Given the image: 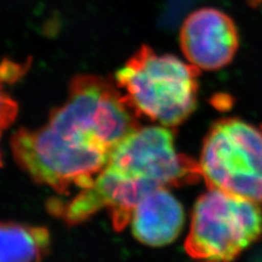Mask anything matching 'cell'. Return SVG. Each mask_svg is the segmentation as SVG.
Segmentation results:
<instances>
[{
	"instance_id": "12",
	"label": "cell",
	"mask_w": 262,
	"mask_h": 262,
	"mask_svg": "<svg viewBox=\"0 0 262 262\" xmlns=\"http://www.w3.org/2000/svg\"><path fill=\"white\" fill-rule=\"evenodd\" d=\"M0 165H2V157H0Z\"/></svg>"
},
{
	"instance_id": "10",
	"label": "cell",
	"mask_w": 262,
	"mask_h": 262,
	"mask_svg": "<svg viewBox=\"0 0 262 262\" xmlns=\"http://www.w3.org/2000/svg\"><path fill=\"white\" fill-rule=\"evenodd\" d=\"M18 115V104L8 95L0 79V137L4 131L11 126Z\"/></svg>"
},
{
	"instance_id": "2",
	"label": "cell",
	"mask_w": 262,
	"mask_h": 262,
	"mask_svg": "<svg viewBox=\"0 0 262 262\" xmlns=\"http://www.w3.org/2000/svg\"><path fill=\"white\" fill-rule=\"evenodd\" d=\"M200 69L142 45L116 73V85L137 116L165 127L184 122L196 107Z\"/></svg>"
},
{
	"instance_id": "11",
	"label": "cell",
	"mask_w": 262,
	"mask_h": 262,
	"mask_svg": "<svg viewBox=\"0 0 262 262\" xmlns=\"http://www.w3.org/2000/svg\"><path fill=\"white\" fill-rule=\"evenodd\" d=\"M246 2H247V4L251 8H253V9H255V8H258L260 5H262V0H246Z\"/></svg>"
},
{
	"instance_id": "3",
	"label": "cell",
	"mask_w": 262,
	"mask_h": 262,
	"mask_svg": "<svg viewBox=\"0 0 262 262\" xmlns=\"http://www.w3.org/2000/svg\"><path fill=\"white\" fill-rule=\"evenodd\" d=\"M260 204L208 188L194 203L186 252L198 262H232L262 237Z\"/></svg>"
},
{
	"instance_id": "6",
	"label": "cell",
	"mask_w": 262,
	"mask_h": 262,
	"mask_svg": "<svg viewBox=\"0 0 262 262\" xmlns=\"http://www.w3.org/2000/svg\"><path fill=\"white\" fill-rule=\"evenodd\" d=\"M155 187L158 186L146 180L127 178L105 168L91 186L81 189L69 201H51L48 210L68 224L75 225L97 211L108 209L114 228L120 231L130 223L143 194Z\"/></svg>"
},
{
	"instance_id": "1",
	"label": "cell",
	"mask_w": 262,
	"mask_h": 262,
	"mask_svg": "<svg viewBox=\"0 0 262 262\" xmlns=\"http://www.w3.org/2000/svg\"><path fill=\"white\" fill-rule=\"evenodd\" d=\"M11 147L15 161L35 182L62 194L91 186L113 151L91 131L56 112L43 127L16 131Z\"/></svg>"
},
{
	"instance_id": "8",
	"label": "cell",
	"mask_w": 262,
	"mask_h": 262,
	"mask_svg": "<svg viewBox=\"0 0 262 262\" xmlns=\"http://www.w3.org/2000/svg\"><path fill=\"white\" fill-rule=\"evenodd\" d=\"M185 222L184 208L165 187H155L136 206L130 225L136 238L147 246L168 245L180 234Z\"/></svg>"
},
{
	"instance_id": "7",
	"label": "cell",
	"mask_w": 262,
	"mask_h": 262,
	"mask_svg": "<svg viewBox=\"0 0 262 262\" xmlns=\"http://www.w3.org/2000/svg\"><path fill=\"white\" fill-rule=\"evenodd\" d=\"M179 44L191 64L200 70L216 71L233 61L239 48V33L225 12L200 8L185 19Z\"/></svg>"
},
{
	"instance_id": "4",
	"label": "cell",
	"mask_w": 262,
	"mask_h": 262,
	"mask_svg": "<svg viewBox=\"0 0 262 262\" xmlns=\"http://www.w3.org/2000/svg\"><path fill=\"white\" fill-rule=\"evenodd\" d=\"M198 162L208 188L262 203V125L236 117L216 120Z\"/></svg>"
},
{
	"instance_id": "9",
	"label": "cell",
	"mask_w": 262,
	"mask_h": 262,
	"mask_svg": "<svg viewBox=\"0 0 262 262\" xmlns=\"http://www.w3.org/2000/svg\"><path fill=\"white\" fill-rule=\"evenodd\" d=\"M45 227L0 222V262H38L48 252Z\"/></svg>"
},
{
	"instance_id": "5",
	"label": "cell",
	"mask_w": 262,
	"mask_h": 262,
	"mask_svg": "<svg viewBox=\"0 0 262 262\" xmlns=\"http://www.w3.org/2000/svg\"><path fill=\"white\" fill-rule=\"evenodd\" d=\"M106 168L165 188L202 178L199 162L177 152L174 134L165 126L136 129L112 151Z\"/></svg>"
}]
</instances>
